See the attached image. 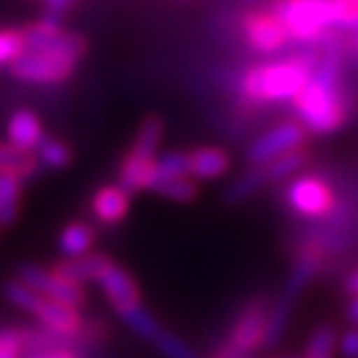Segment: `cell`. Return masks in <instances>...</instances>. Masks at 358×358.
I'll return each mask as SVG.
<instances>
[{"label": "cell", "mask_w": 358, "mask_h": 358, "mask_svg": "<svg viewBox=\"0 0 358 358\" xmlns=\"http://www.w3.org/2000/svg\"><path fill=\"white\" fill-rule=\"evenodd\" d=\"M25 50H48V52H62L75 60H83L87 52V38L73 30H65L60 20L55 17H43L35 20L25 28H20Z\"/></svg>", "instance_id": "cell-7"}, {"label": "cell", "mask_w": 358, "mask_h": 358, "mask_svg": "<svg viewBox=\"0 0 358 358\" xmlns=\"http://www.w3.org/2000/svg\"><path fill=\"white\" fill-rule=\"evenodd\" d=\"M306 162H308V152L296 150L284 157H276L271 162L254 164V167H249L244 174H239V177L234 179V185L227 189V201L236 204V201L249 199V196L262 189V187L276 185L281 179H289V177H294V174H299V169Z\"/></svg>", "instance_id": "cell-5"}, {"label": "cell", "mask_w": 358, "mask_h": 358, "mask_svg": "<svg viewBox=\"0 0 358 358\" xmlns=\"http://www.w3.org/2000/svg\"><path fill=\"white\" fill-rule=\"evenodd\" d=\"M294 112L299 122L313 134H334L348 120V100L341 90H329L324 85L308 80L306 87L294 100Z\"/></svg>", "instance_id": "cell-4"}, {"label": "cell", "mask_w": 358, "mask_h": 358, "mask_svg": "<svg viewBox=\"0 0 358 358\" xmlns=\"http://www.w3.org/2000/svg\"><path fill=\"white\" fill-rule=\"evenodd\" d=\"M306 134V127L299 120H286V122L274 124L246 147V162H249V167H254V164L271 162V159L289 155V152L303 150Z\"/></svg>", "instance_id": "cell-9"}, {"label": "cell", "mask_w": 358, "mask_h": 358, "mask_svg": "<svg viewBox=\"0 0 358 358\" xmlns=\"http://www.w3.org/2000/svg\"><path fill=\"white\" fill-rule=\"evenodd\" d=\"M110 257L107 254H83V257H65L60 262L52 264V271L60 274L62 279L73 281V284H87V281H97L100 271L107 266Z\"/></svg>", "instance_id": "cell-19"}, {"label": "cell", "mask_w": 358, "mask_h": 358, "mask_svg": "<svg viewBox=\"0 0 358 358\" xmlns=\"http://www.w3.org/2000/svg\"><path fill=\"white\" fill-rule=\"evenodd\" d=\"M162 134H164V122L162 117H157V115H147L142 120L140 129L134 134L132 147H129V155L134 157H145V159H155L157 150H159V142H162Z\"/></svg>", "instance_id": "cell-21"}, {"label": "cell", "mask_w": 358, "mask_h": 358, "mask_svg": "<svg viewBox=\"0 0 358 358\" xmlns=\"http://www.w3.org/2000/svg\"><path fill=\"white\" fill-rule=\"evenodd\" d=\"M157 194H162L169 201H179V204H192V201L199 196V185H196L194 177H174V179H162L157 182L155 189Z\"/></svg>", "instance_id": "cell-26"}, {"label": "cell", "mask_w": 358, "mask_h": 358, "mask_svg": "<svg viewBox=\"0 0 358 358\" xmlns=\"http://www.w3.org/2000/svg\"><path fill=\"white\" fill-rule=\"evenodd\" d=\"M214 358H244V356H234V353H231V351H227V348H222V351H219Z\"/></svg>", "instance_id": "cell-39"}, {"label": "cell", "mask_w": 358, "mask_h": 358, "mask_svg": "<svg viewBox=\"0 0 358 358\" xmlns=\"http://www.w3.org/2000/svg\"><path fill=\"white\" fill-rule=\"evenodd\" d=\"M189 169H187V152H164V155H157V182L162 179H174V177H187Z\"/></svg>", "instance_id": "cell-30"}, {"label": "cell", "mask_w": 358, "mask_h": 358, "mask_svg": "<svg viewBox=\"0 0 358 358\" xmlns=\"http://www.w3.org/2000/svg\"><path fill=\"white\" fill-rule=\"evenodd\" d=\"M343 38V48H346V52H351V55L358 57V25H353L351 30H338Z\"/></svg>", "instance_id": "cell-35"}, {"label": "cell", "mask_w": 358, "mask_h": 358, "mask_svg": "<svg viewBox=\"0 0 358 358\" xmlns=\"http://www.w3.org/2000/svg\"><path fill=\"white\" fill-rule=\"evenodd\" d=\"M22 52H25V43H22L20 30L15 28L0 30V67H10Z\"/></svg>", "instance_id": "cell-32"}, {"label": "cell", "mask_w": 358, "mask_h": 358, "mask_svg": "<svg viewBox=\"0 0 358 358\" xmlns=\"http://www.w3.org/2000/svg\"><path fill=\"white\" fill-rule=\"evenodd\" d=\"M40 336L25 329H3L0 331V358H20L22 351L38 343Z\"/></svg>", "instance_id": "cell-29"}, {"label": "cell", "mask_w": 358, "mask_h": 358, "mask_svg": "<svg viewBox=\"0 0 358 358\" xmlns=\"http://www.w3.org/2000/svg\"><path fill=\"white\" fill-rule=\"evenodd\" d=\"M43 3H45V13H48V17H55V20L67 10V8L73 6V0H43Z\"/></svg>", "instance_id": "cell-34"}, {"label": "cell", "mask_w": 358, "mask_h": 358, "mask_svg": "<svg viewBox=\"0 0 358 358\" xmlns=\"http://www.w3.org/2000/svg\"><path fill=\"white\" fill-rule=\"evenodd\" d=\"M266 301L264 299H252L241 306L239 316H236L234 326L229 331V341H227V351L234 356H252L259 348H264V338H266Z\"/></svg>", "instance_id": "cell-10"}, {"label": "cell", "mask_w": 358, "mask_h": 358, "mask_svg": "<svg viewBox=\"0 0 358 358\" xmlns=\"http://www.w3.org/2000/svg\"><path fill=\"white\" fill-rule=\"evenodd\" d=\"M343 291L351 294V296H358V268H353L351 274L346 276V281H343Z\"/></svg>", "instance_id": "cell-37"}, {"label": "cell", "mask_w": 358, "mask_h": 358, "mask_svg": "<svg viewBox=\"0 0 358 358\" xmlns=\"http://www.w3.org/2000/svg\"><path fill=\"white\" fill-rule=\"evenodd\" d=\"M30 358H78V353L65 351V348H50V351H40L33 353Z\"/></svg>", "instance_id": "cell-36"}, {"label": "cell", "mask_w": 358, "mask_h": 358, "mask_svg": "<svg viewBox=\"0 0 358 358\" xmlns=\"http://www.w3.org/2000/svg\"><path fill=\"white\" fill-rule=\"evenodd\" d=\"M241 33H244L246 43L252 45L257 52L271 55L279 52L289 43V33L281 25V20L268 10V8H254L241 15Z\"/></svg>", "instance_id": "cell-12"}, {"label": "cell", "mask_w": 358, "mask_h": 358, "mask_svg": "<svg viewBox=\"0 0 358 358\" xmlns=\"http://www.w3.org/2000/svg\"><path fill=\"white\" fill-rule=\"evenodd\" d=\"M117 185H122L129 194L134 192H152L157 185V157L145 159V157L124 155L117 169Z\"/></svg>", "instance_id": "cell-18"}, {"label": "cell", "mask_w": 358, "mask_h": 358, "mask_svg": "<svg viewBox=\"0 0 358 358\" xmlns=\"http://www.w3.org/2000/svg\"><path fill=\"white\" fill-rule=\"evenodd\" d=\"M0 172L15 174L25 182V179H33L40 172V162L33 152H22L13 147L10 142H0Z\"/></svg>", "instance_id": "cell-20"}, {"label": "cell", "mask_w": 358, "mask_h": 358, "mask_svg": "<svg viewBox=\"0 0 358 358\" xmlns=\"http://www.w3.org/2000/svg\"><path fill=\"white\" fill-rule=\"evenodd\" d=\"M241 3H246V6H252V3H259V0H241Z\"/></svg>", "instance_id": "cell-40"}, {"label": "cell", "mask_w": 358, "mask_h": 358, "mask_svg": "<svg viewBox=\"0 0 358 358\" xmlns=\"http://www.w3.org/2000/svg\"><path fill=\"white\" fill-rule=\"evenodd\" d=\"M286 204L291 212L306 219H324L331 217L336 209V192L324 177L303 174L296 177L284 192Z\"/></svg>", "instance_id": "cell-8"}, {"label": "cell", "mask_w": 358, "mask_h": 358, "mask_svg": "<svg viewBox=\"0 0 358 358\" xmlns=\"http://www.w3.org/2000/svg\"><path fill=\"white\" fill-rule=\"evenodd\" d=\"M152 343H155V348L162 353L164 358H199L189 343L182 341L177 334H172V331H167V329H162V334L157 336Z\"/></svg>", "instance_id": "cell-31"}, {"label": "cell", "mask_w": 358, "mask_h": 358, "mask_svg": "<svg viewBox=\"0 0 358 358\" xmlns=\"http://www.w3.org/2000/svg\"><path fill=\"white\" fill-rule=\"evenodd\" d=\"M268 10L296 43L321 45L334 30L358 25V6L351 0H268Z\"/></svg>", "instance_id": "cell-1"}, {"label": "cell", "mask_w": 358, "mask_h": 358, "mask_svg": "<svg viewBox=\"0 0 358 358\" xmlns=\"http://www.w3.org/2000/svg\"><path fill=\"white\" fill-rule=\"evenodd\" d=\"M120 319L124 321V326H127L134 336H140V338H145V341H150V343L155 341L157 336L162 334V326H159V321H157L145 306L129 308V311L120 313Z\"/></svg>", "instance_id": "cell-27"}, {"label": "cell", "mask_w": 358, "mask_h": 358, "mask_svg": "<svg viewBox=\"0 0 358 358\" xmlns=\"http://www.w3.org/2000/svg\"><path fill=\"white\" fill-rule=\"evenodd\" d=\"M129 204H132V194L124 189L122 185H105L92 194L90 199V209L92 217L102 224V227H117L124 222L129 214Z\"/></svg>", "instance_id": "cell-15"}, {"label": "cell", "mask_w": 358, "mask_h": 358, "mask_svg": "<svg viewBox=\"0 0 358 358\" xmlns=\"http://www.w3.org/2000/svg\"><path fill=\"white\" fill-rule=\"evenodd\" d=\"M336 348H338V331L334 324H324L311 331L303 358H336Z\"/></svg>", "instance_id": "cell-25"}, {"label": "cell", "mask_w": 358, "mask_h": 358, "mask_svg": "<svg viewBox=\"0 0 358 358\" xmlns=\"http://www.w3.org/2000/svg\"><path fill=\"white\" fill-rule=\"evenodd\" d=\"M75 57L62 55V52H48V50H25L8 70L15 80L33 85H57L65 83L78 70Z\"/></svg>", "instance_id": "cell-6"}, {"label": "cell", "mask_w": 358, "mask_h": 358, "mask_svg": "<svg viewBox=\"0 0 358 358\" xmlns=\"http://www.w3.org/2000/svg\"><path fill=\"white\" fill-rule=\"evenodd\" d=\"M187 169H189V177L194 179H219L231 169V155L222 147H196V150L187 152Z\"/></svg>", "instance_id": "cell-17"}, {"label": "cell", "mask_w": 358, "mask_h": 358, "mask_svg": "<svg viewBox=\"0 0 358 358\" xmlns=\"http://www.w3.org/2000/svg\"><path fill=\"white\" fill-rule=\"evenodd\" d=\"M22 199V179L15 174L0 172V229L13 227L20 214Z\"/></svg>", "instance_id": "cell-23"}, {"label": "cell", "mask_w": 358, "mask_h": 358, "mask_svg": "<svg viewBox=\"0 0 358 358\" xmlns=\"http://www.w3.org/2000/svg\"><path fill=\"white\" fill-rule=\"evenodd\" d=\"M35 157L45 169H65L73 164V147L60 137H45L35 150Z\"/></svg>", "instance_id": "cell-24"}, {"label": "cell", "mask_w": 358, "mask_h": 358, "mask_svg": "<svg viewBox=\"0 0 358 358\" xmlns=\"http://www.w3.org/2000/svg\"><path fill=\"white\" fill-rule=\"evenodd\" d=\"M95 239H97V234L90 224L73 222V224H67L65 229L60 231V236H57V246H60L62 257H83V254H90Z\"/></svg>", "instance_id": "cell-22"}, {"label": "cell", "mask_w": 358, "mask_h": 358, "mask_svg": "<svg viewBox=\"0 0 358 358\" xmlns=\"http://www.w3.org/2000/svg\"><path fill=\"white\" fill-rule=\"evenodd\" d=\"M316 60H319V52H303L284 60L252 65L239 80L241 97L254 105L291 102L308 85Z\"/></svg>", "instance_id": "cell-2"}, {"label": "cell", "mask_w": 358, "mask_h": 358, "mask_svg": "<svg viewBox=\"0 0 358 358\" xmlns=\"http://www.w3.org/2000/svg\"><path fill=\"white\" fill-rule=\"evenodd\" d=\"M324 264H326L324 241L321 239L303 241V244L299 246V254H296V259H294V266H291V271H289V279H286L281 296H284L286 301L296 303V299L308 289V284L319 276Z\"/></svg>", "instance_id": "cell-13"}, {"label": "cell", "mask_w": 358, "mask_h": 358, "mask_svg": "<svg viewBox=\"0 0 358 358\" xmlns=\"http://www.w3.org/2000/svg\"><path fill=\"white\" fill-rule=\"evenodd\" d=\"M15 279H20L22 284H28L30 289H35L38 294H43V296L55 299V301L67 303V306H75V308L83 306L85 299H87L85 286L62 279L60 274L52 271V266L45 268V266H38V264H20Z\"/></svg>", "instance_id": "cell-11"}, {"label": "cell", "mask_w": 358, "mask_h": 358, "mask_svg": "<svg viewBox=\"0 0 358 358\" xmlns=\"http://www.w3.org/2000/svg\"><path fill=\"white\" fill-rule=\"evenodd\" d=\"M97 284H100L102 294L107 296L110 306L117 313H124V311H129V308L142 306V301H140L142 291H140V286H137V281H134V276L129 274L124 266L112 262V259L100 271Z\"/></svg>", "instance_id": "cell-14"}, {"label": "cell", "mask_w": 358, "mask_h": 358, "mask_svg": "<svg viewBox=\"0 0 358 358\" xmlns=\"http://www.w3.org/2000/svg\"><path fill=\"white\" fill-rule=\"evenodd\" d=\"M346 316H348V321H353V324L358 326V296H353L351 303L346 306Z\"/></svg>", "instance_id": "cell-38"}, {"label": "cell", "mask_w": 358, "mask_h": 358, "mask_svg": "<svg viewBox=\"0 0 358 358\" xmlns=\"http://www.w3.org/2000/svg\"><path fill=\"white\" fill-rule=\"evenodd\" d=\"M3 296L20 311L30 313L33 319H38L50 334L60 336V338H75L83 331V316L80 308L60 303L55 299H48L30 289L28 284H22L20 279H10L3 284Z\"/></svg>", "instance_id": "cell-3"}, {"label": "cell", "mask_w": 358, "mask_h": 358, "mask_svg": "<svg viewBox=\"0 0 358 358\" xmlns=\"http://www.w3.org/2000/svg\"><path fill=\"white\" fill-rule=\"evenodd\" d=\"M338 351L343 358H358V326H351L338 341Z\"/></svg>", "instance_id": "cell-33"}, {"label": "cell", "mask_w": 358, "mask_h": 358, "mask_svg": "<svg viewBox=\"0 0 358 358\" xmlns=\"http://www.w3.org/2000/svg\"><path fill=\"white\" fill-rule=\"evenodd\" d=\"M6 134L13 147H17L22 152H33V155L40 147V142L45 140L43 122H40L38 115L33 110H28V107H20V110H15L8 117Z\"/></svg>", "instance_id": "cell-16"}, {"label": "cell", "mask_w": 358, "mask_h": 358, "mask_svg": "<svg viewBox=\"0 0 358 358\" xmlns=\"http://www.w3.org/2000/svg\"><path fill=\"white\" fill-rule=\"evenodd\" d=\"M291 311H294V303L286 301L284 296L268 308L266 313V338H264V346H276L281 341V336L286 334L291 321Z\"/></svg>", "instance_id": "cell-28"}]
</instances>
